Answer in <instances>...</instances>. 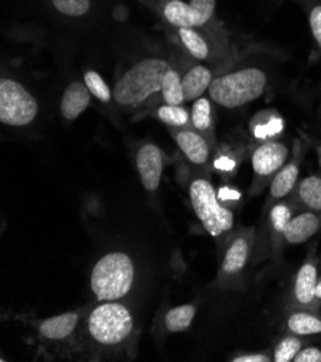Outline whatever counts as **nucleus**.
I'll return each mask as SVG.
<instances>
[{
    "label": "nucleus",
    "mask_w": 321,
    "mask_h": 362,
    "mask_svg": "<svg viewBox=\"0 0 321 362\" xmlns=\"http://www.w3.org/2000/svg\"><path fill=\"white\" fill-rule=\"evenodd\" d=\"M135 322L131 310L116 302H99L85 316V339L99 351L123 349L133 338Z\"/></svg>",
    "instance_id": "1"
},
{
    "label": "nucleus",
    "mask_w": 321,
    "mask_h": 362,
    "mask_svg": "<svg viewBox=\"0 0 321 362\" xmlns=\"http://www.w3.org/2000/svg\"><path fill=\"white\" fill-rule=\"evenodd\" d=\"M171 65L162 57H145L130 65L117 78L113 100L121 108L134 110L162 91L164 74Z\"/></svg>",
    "instance_id": "2"
},
{
    "label": "nucleus",
    "mask_w": 321,
    "mask_h": 362,
    "mask_svg": "<svg viewBox=\"0 0 321 362\" xmlns=\"http://www.w3.org/2000/svg\"><path fill=\"white\" fill-rule=\"evenodd\" d=\"M268 74L258 65H241L213 78L207 94L209 98L225 108H239L265 94Z\"/></svg>",
    "instance_id": "3"
},
{
    "label": "nucleus",
    "mask_w": 321,
    "mask_h": 362,
    "mask_svg": "<svg viewBox=\"0 0 321 362\" xmlns=\"http://www.w3.org/2000/svg\"><path fill=\"white\" fill-rule=\"evenodd\" d=\"M135 266L124 251L107 252L94 266L90 277L91 291L98 302L124 299L133 288Z\"/></svg>",
    "instance_id": "4"
},
{
    "label": "nucleus",
    "mask_w": 321,
    "mask_h": 362,
    "mask_svg": "<svg viewBox=\"0 0 321 362\" xmlns=\"http://www.w3.org/2000/svg\"><path fill=\"white\" fill-rule=\"evenodd\" d=\"M189 198L200 224L209 235L219 238L234 228V212L219 199L206 177H195L189 185Z\"/></svg>",
    "instance_id": "5"
},
{
    "label": "nucleus",
    "mask_w": 321,
    "mask_h": 362,
    "mask_svg": "<svg viewBox=\"0 0 321 362\" xmlns=\"http://www.w3.org/2000/svg\"><path fill=\"white\" fill-rule=\"evenodd\" d=\"M40 113L35 95L18 80L4 77L0 80V122L11 127H26Z\"/></svg>",
    "instance_id": "6"
},
{
    "label": "nucleus",
    "mask_w": 321,
    "mask_h": 362,
    "mask_svg": "<svg viewBox=\"0 0 321 362\" xmlns=\"http://www.w3.org/2000/svg\"><path fill=\"white\" fill-rule=\"evenodd\" d=\"M253 255V231H243L239 233L228 245L225 256L221 266L219 279L221 281L228 286L231 283H236Z\"/></svg>",
    "instance_id": "7"
},
{
    "label": "nucleus",
    "mask_w": 321,
    "mask_h": 362,
    "mask_svg": "<svg viewBox=\"0 0 321 362\" xmlns=\"http://www.w3.org/2000/svg\"><path fill=\"white\" fill-rule=\"evenodd\" d=\"M290 149L278 140H265L253 153V169L258 179L265 180L277 175V172L289 162Z\"/></svg>",
    "instance_id": "8"
},
{
    "label": "nucleus",
    "mask_w": 321,
    "mask_h": 362,
    "mask_svg": "<svg viewBox=\"0 0 321 362\" xmlns=\"http://www.w3.org/2000/svg\"><path fill=\"white\" fill-rule=\"evenodd\" d=\"M135 166L145 189L147 192H156L160 187L164 168V156L162 149L155 143H145L137 151Z\"/></svg>",
    "instance_id": "9"
},
{
    "label": "nucleus",
    "mask_w": 321,
    "mask_h": 362,
    "mask_svg": "<svg viewBox=\"0 0 321 362\" xmlns=\"http://www.w3.org/2000/svg\"><path fill=\"white\" fill-rule=\"evenodd\" d=\"M318 283V272L317 264L308 259L297 272L293 286V299L298 308L303 309H315L317 308V296L315 288Z\"/></svg>",
    "instance_id": "10"
},
{
    "label": "nucleus",
    "mask_w": 321,
    "mask_h": 362,
    "mask_svg": "<svg viewBox=\"0 0 321 362\" xmlns=\"http://www.w3.org/2000/svg\"><path fill=\"white\" fill-rule=\"evenodd\" d=\"M177 40L183 45L186 52L199 62L212 61L215 48V36H210V32L200 30L196 28H177L176 29Z\"/></svg>",
    "instance_id": "11"
},
{
    "label": "nucleus",
    "mask_w": 321,
    "mask_h": 362,
    "mask_svg": "<svg viewBox=\"0 0 321 362\" xmlns=\"http://www.w3.org/2000/svg\"><path fill=\"white\" fill-rule=\"evenodd\" d=\"M174 141L177 148L185 155V158L198 166H203L207 163L210 156V146L206 137L198 130L192 129H181L174 133Z\"/></svg>",
    "instance_id": "12"
},
{
    "label": "nucleus",
    "mask_w": 321,
    "mask_h": 362,
    "mask_svg": "<svg viewBox=\"0 0 321 362\" xmlns=\"http://www.w3.org/2000/svg\"><path fill=\"white\" fill-rule=\"evenodd\" d=\"M81 313L66 312L42 320L38 327V334L42 339L49 342H62L73 337L78 329Z\"/></svg>",
    "instance_id": "13"
},
{
    "label": "nucleus",
    "mask_w": 321,
    "mask_h": 362,
    "mask_svg": "<svg viewBox=\"0 0 321 362\" xmlns=\"http://www.w3.org/2000/svg\"><path fill=\"white\" fill-rule=\"evenodd\" d=\"M300 163H301L300 143H296V149L291 160L285 163L271 180V187H269L271 201H278L284 197H287L296 188L298 176H300Z\"/></svg>",
    "instance_id": "14"
},
{
    "label": "nucleus",
    "mask_w": 321,
    "mask_h": 362,
    "mask_svg": "<svg viewBox=\"0 0 321 362\" xmlns=\"http://www.w3.org/2000/svg\"><path fill=\"white\" fill-rule=\"evenodd\" d=\"M91 93L84 81L71 83L61 98V115L65 120L78 119L91 104Z\"/></svg>",
    "instance_id": "15"
},
{
    "label": "nucleus",
    "mask_w": 321,
    "mask_h": 362,
    "mask_svg": "<svg viewBox=\"0 0 321 362\" xmlns=\"http://www.w3.org/2000/svg\"><path fill=\"white\" fill-rule=\"evenodd\" d=\"M321 228V215L314 211H305L290 221L287 231L284 234L285 243L289 244H303L314 237Z\"/></svg>",
    "instance_id": "16"
},
{
    "label": "nucleus",
    "mask_w": 321,
    "mask_h": 362,
    "mask_svg": "<svg viewBox=\"0 0 321 362\" xmlns=\"http://www.w3.org/2000/svg\"><path fill=\"white\" fill-rule=\"evenodd\" d=\"M213 78V71L205 64H196L190 66L182 77V86L186 101H195L207 93Z\"/></svg>",
    "instance_id": "17"
},
{
    "label": "nucleus",
    "mask_w": 321,
    "mask_h": 362,
    "mask_svg": "<svg viewBox=\"0 0 321 362\" xmlns=\"http://www.w3.org/2000/svg\"><path fill=\"white\" fill-rule=\"evenodd\" d=\"M160 15L171 28H195L189 2L185 0H163Z\"/></svg>",
    "instance_id": "18"
},
{
    "label": "nucleus",
    "mask_w": 321,
    "mask_h": 362,
    "mask_svg": "<svg viewBox=\"0 0 321 362\" xmlns=\"http://www.w3.org/2000/svg\"><path fill=\"white\" fill-rule=\"evenodd\" d=\"M287 329L290 334L297 337H310L321 334V316L310 312V310H296L289 317Z\"/></svg>",
    "instance_id": "19"
},
{
    "label": "nucleus",
    "mask_w": 321,
    "mask_h": 362,
    "mask_svg": "<svg viewBox=\"0 0 321 362\" xmlns=\"http://www.w3.org/2000/svg\"><path fill=\"white\" fill-rule=\"evenodd\" d=\"M296 197L308 211L321 214V176L313 175L297 184Z\"/></svg>",
    "instance_id": "20"
},
{
    "label": "nucleus",
    "mask_w": 321,
    "mask_h": 362,
    "mask_svg": "<svg viewBox=\"0 0 321 362\" xmlns=\"http://www.w3.org/2000/svg\"><path fill=\"white\" fill-rule=\"evenodd\" d=\"M162 98L164 104L170 105H183L186 103L185 91L182 86V77L179 71L170 66L169 71L164 74L163 83H162Z\"/></svg>",
    "instance_id": "21"
},
{
    "label": "nucleus",
    "mask_w": 321,
    "mask_h": 362,
    "mask_svg": "<svg viewBox=\"0 0 321 362\" xmlns=\"http://www.w3.org/2000/svg\"><path fill=\"white\" fill-rule=\"evenodd\" d=\"M293 206L287 201L277 202L269 211V228L274 240H284L290 221L293 220Z\"/></svg>",
    "instance_id": "22"
},
{
    "label": "nucleus",
    "mask_w": 321,
    "mask_h": 362,
    "mask_svg": "<svg viewBox=\"0 0 321 362\" xmlns=\"http://www.w3.org/2000/svg\"><path fill=\"white\" fill-rule=\"evenodd\" d=\"M196 308L193 305H182L171 308L164 316V325L170 332H185L190 328L195 319Z\"/></svg>",
    "instance_id": "23"
},
{
    "label": "nucleus",
    "mask_w": 321,
    "mask_h": 362,
    "mask_svg": "<svg viewBox=\"0 0 321 362\" xmlns=\"http://www.w3.org/2000/svg\"><path fill=\"white\" fill-rule=\"evenodd\" d=\"M193 23L196 29L207 30L215 25L217 0H189Z\"/></svg>",
    "instance_id": "24"
},
{
    "label": "nucleus",
    "mask_w": 321,
    "mask_h": 362,
    "mask_svg": "<svg viewBox=\"0 0 321 362\" xmlns=\"http://www.w3.org/2000/svg\"><path fill=\"white\" fill-rule=\"evenodd\" d=\"M156 117L169 127L185 129L190 124V113L183 105H160L156 110Z\"/></svg>",
    "instance_id": "25"
},
{
    "label": "nucleus",
    "mask_w": 321,
    "mask_h": 362,
    "mask_svg": "<svg viewBox=\"0 0 321 362\" xmlns=\"http://www.w3.org/2000/svg\"><path fill=\"white\" fill-rule=\"evenodd\" d=\"M212 104L206 97H200L193 101L190 112V126L199 133H206L212 129Z\"/></svg>",
    "instance_id": "26"
},
{
    "label": "nucleus",
    "mask_w": 321,
    "mask_h": 362,
    "mask_svg": "<svg viewBox=\"0 0 321 362\" xmlns=\"http://www.w3.org/2000/svg\"><path fill=\"white\" fill-rule=\"evenodd\" d=\"M303 348V341L297 335H289L282 338L274 348V362H291Z\"/></svg>",
    "instance_id": "27"
},
{
    "label": "nucleus",
    "mask_w": 321,
    "mask_h": 362,
    "mask_svg": "<svg viewBox=\"0 0 321 362\" xmlns=\"http://www.w3.org/2000/svg\"><path fill=\"white\" fill-rule=\"evenodd\" d=\"M54 9L66 18H83L91 8V0H51Z\"/></svg>",
    "instance_id": "28"
},
{
    "label": "nucleus",
    "mask_w": 321,
    "mask_h": 362,
    "mask_svg": "<svg viewBox=\"0 0 321 362\" xmlns=\"http://www.w3.org/2000/svg\"><path fill=\"white\" fill-rule=\"evenodd\" d=\"M84 83L88 87L90 93L101 103H110L113 100V91L97 71H87L84 74Z\"/></svg>",
    "instance_id": "29"
},
{
    "label": "nucleus",
    "mask_w": 321,
    "mask_h": 362,
    "mask_svg": "<svg viewBox=\"0 0 321 362\" xmlns=\"http://www.w3.org/2000/svg\"><path fill=\"white\" fill-rule=\"evenodd\" d=\"M308 23L313 33V38L321 51V4L314 5L308 11Z\"/></svg>",
    "instance_id": "30"
},
{
    "label": "nucleus",
    "mask_w": 321,
    "mask_h": 362,
    "mask_svg": "<svg viewBox=\"0 0 321 362\" xmlns=\"http://www.w3.org/2000/svg\"><path fill=\"white\" fill-rule=\"evenodd\" d=\"M294 362H321V349L317 346L301 348L296 355Z\"/></svg>",
    "instance_id": "31"
},
{
    "label": "nucleus",
    "mask_w": 321,
    "mask_h": 362,
    "mask_svg": "<svg viewBox=\"0 0 321 362\" xmlns=\"http://www.w3.org/2000/svg\"><path fill=\"white\" fill-rule=\"evenodd\" d=\"M231 362H269L272 358L268 354H242L229 359Z\"/></svg>",
    "instance_id": "32"
},
{
    "label": "nucleus",
    "mask_w": 321,
    "mask_h": 362,
    "mask_svg": "<svg viewBox=\"0 0 321 362\" xmlns=\"http://www.w3.org/2000/svg\"><path fill=\"white\" fill-rule=\"evenodd\" d=\"M215 168L222 170V172H231L236 168V162L232 158L228 156H221L215 160Z\"/></svg>",
    "instance_id": "33"
},
{
    "label": "nucleus",
    "mask_w": 321,
    "mask_h": 362,
    "mask_svg": "<svg viewBox=\"0 0 321 362\" xmlns=\"http://www.w3.org/2000/svg\"><path fill=\"white\" fill-rule=\"evenodd\" d=\"M218 197H219V199L222 201V202H226V201H239L241 199V194L239 192H236V191H234V189H231V188H222L221 191H219V194H218Z\"/></svg>",
    "instance_id": "34"
},
{
    "label": "nucleus",
    "mask_w": 321,
    "mask_h": 362,
    "mask_svg": "<svg viewBox=\"0 0 321 362\" xmlns=\"http://www.w3.org/2000/svg\"><path fill=\"white\" fill-rule=\"evenodd\" d=\"M315 296H317V299H318V300H321V280H318V283H317Z\"/></svg>",
    "instance_id": "35"
},
{
    "label": "nucleus",
    "mask_w": 321,
    "mask_h": 362,
    "mask_svg": "<svg viewBox=\"0 0 321 362\" xmlns=\"http://www.w3.org/2000/svg\"><path fill=\"white\" fill-rule=\"evenodd\" d=\"M320 165H321V155H320Z\"/></svg>",
    "instance_id": "36"
}]
</instances>
